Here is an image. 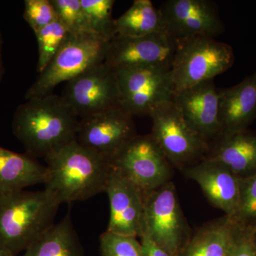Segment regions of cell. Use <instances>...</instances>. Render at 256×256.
Here are the masks:
<instances>
[{
    "mask_svg": "<svg viewBox=\"0 0 256 256\" xmlns=\"http://www.w3.org/2000/svg\"><path fill=\"white\" fill-rule=\"evenodd\" d=\"M236 222L246 226L256 223V173L245 178H240V198Z\"/></svg>",
    "mask_w": 256,
    "mask_h": 256,
    "instance_id": "obj_27",
    "label": "cell"
},
{
    "mask_svg": "<svg viewBox=\"0 0 256 256\" xmlns=\"http://www.w3.org/2000/svg\"><path fill=\"white\" fill-rule=\"evenodd\" d=\"M178 42L168 32L140 37L116 36L110 41L105 63L114 70L136 66L172 68Z\"/></svg>",
    "mask_w": 256,
    "mask_h": 256,
    "instance_id": "obj_12",
    "label": "cell"
},
{
    "mask_svg": "<svg viewBox=\"0 0 256 256\" xmlns=\"http://www.w3.org/2000/svg\"><path fill=\"white\" fill-rule=\"evenodd\" d=\"M218 92L220 136L246 130L256 118V74Z\"/></svg>",
    "mask_w": 256,
    "mask_h": 256,
    "instance_id": "obj_17",
    "label": "cell"
},
{
    "mask_svg": "<svg viewBox=\"0 0 256 256\" xmlns=\"http://www.w3.org/2000/svg\"><path fill=\"white\" fill-rule=\"evenodd\" d=\"M160 10L166 30L178 42L196 36L214 38L224 31L216 5L208 0H168Z\"/></svg>",
    "mask_w": 256,
    "mask_h": 256,
    "instance_id": "obj_13",
    "label": "cell"
},
{
    "mask_svg": "<svg viewBox=\"0 0 256 256\" xmlns=\"http://www.w3.org/2000/svg\"><path fill=\"white\" fill-rule=\"evenodd\" d=\"M141 245H142L143 256H170L162 248L153 242L146 235H141Z\"/></svg>",
    "mask_w": 256,
    "mask_h": 256,
    "instance_id": "obj_30",
    "label": "cell"
},
{
    "mask_svg": "<svg viewBox=\"0 0 256 256\" xmlns=\"http://www.w3.org/2000/svg\"><path fill=\"white\" fill-rule=\"evenodd\" d=\"M0 256H15L12 252L0 248Z\"/></svg>",
    "mask_w": 256,
    "mask_h": 256,
    "instance_id": "obj_32",
    "label": "cell"
},
{
    "mask_svg": "<svg viewBox=\"0 0 256 256\" xmlns=\"http://www.w3.org/2000/svg\"><path fill=\"white\" fill-rule=\"evenodd\" d=\"M238 222L226 216L190 240L182 256H229Z\"/></svg>",
    "mask_w": 256,
    "mask_h": 256,
    "instance_id": "obj_21",
    "label": "cell"
},
{
    "mask_svg": "<svg viewBox=\"0 0 256 256\" xmlns=\"http://www.w3.org/2000/svg\"><path fill=\"white\" fill-rule=\"evenodd\" d=\"M185 174L198 184L210 203L234 218L240 198V178L218 162L204 160L185 168Z\"/></svg>",
    "mask_w": 256,
    "mask_h": 256,
    "instance_id": "obj_16",
    "label": "cell"
},
{
    "mask_svg": "<svg viewBox=\"0 0 256 256\" xmlns=\"http://www.w3.org/2000/svg\"><path fill=\"white\" fill-rule=\"evenodd\" d=\"M101 256H143L137 237L106 230L100 236Z\"/></svg>",
    "mask_w": 256,
    "mask_h": 256,
    "instance_id": "obj_26",
    "label": "cell"
},
{
    "mask_svg": "<svg viewBox=\"0 0 256 256\" xmlns=\"http://www.w3.org/2000/svg\"><path fill=\"white\" fill-rule=\"evenodd\" d=\"M249 228H250V230H252V233H256V223L254 224V225H252V226H249Z\"/></svg>",
    "mask_w": 256,
    "mask_h": 256,
    "instance_id": "obj_33",
    "label": "cell"
},
{
    "mask_svg": "<svg viewBox=\"0 0 256 256\" xmlns=\"http://www.w3.org/2000/svg\"><path fill=\"white\" fill-rule=\"evenodd\" d=\"M58 20L72 34L92 33L82 10L80 0H50Z\"/></svg>",
    "mask_w": 256,
    "mask_h": 256,
    "instance_id": "obj_25",
    "label": "cell"
},
{
    "mask_svg": "<svg viewBox=\"0 0 256 256\" xmlns=\"http://www.w3.org/2000/svg\"><path fill=\"white\" fill-rule=\"evenodd\" d=\"M45 160L44 190L60 204L82 201L106 191L110 162L84 148L76 140Z\"/></svg>",
    "mask_w": 256,
    "mask_h": 256,
    "instance_id": "obj_2",
    "label": "cell"
},
{
    "mask_svg": "<svg viewBox=\"0 0 256 256\" xmlns=\"http://www.w3.org/2000/svg\"><path fill=\"white\" fill-rule=\"evenodd\" d=\"M110 43L95 34H69L54 58L28 88L25 98L50 95L60 82H68L94 66L104 63Z\"/></svg>",
    "mask_w": 256,
    "mask_h": 256,
    "instance_id": "obj_4",
    "label": "cell"
},
{
    "mask_svg": "<svg viewBox=\"0 0 256 256\" xmlns=\"http://www.w3.org/2000/svg\"><path fill=\"white\" fill-rule=\"evenodd\" d=\"M46 178V166L35 158L0 146V197L44 184Z\"/></svg>",
    "mask_w": 256,
    "mask_h": 256,
    "instance_id": "obj_19",
    "label": "cell"
},
{
    "mask_svg": "<svg viewBox=\"0 0 256 256\" xmlns=\"http://www.w3.org/2000/svg\"><path fill=\"white\" fill-rule=\"evenodd\" d=\"M22 256H84L69 214L31 244Z\"/></svg>",
    "mask_w": 256,
    "mask_h": 256,
    "instance_id": "obj_20",
    "label": "cell"
},
{
    "mask_svg": "<svg viewBox=\"0 0 256 256\" xmlns=\"http://www.w3.org/2000/svg\"><path fill=\"white\" fill-rule=\"evenodd\" d=\"M254 246H255V250L256 254V232L254 233Z\"/></svg>",
    "mask_w": 256,
    "mask_h": 256,
    "instance_id": "obj_34",
    "label": "cell"
},
{
    "mask_svg": "<svg viewBox=\"0 0 256 256\" xmlns=\"http://www.w3.org/2000/svg\"><path fill=\"white\" fill-rule=\"evenodd\" d=\"M206 158L224 164L239 178L256 173V132L239 131L216 138Z\"/></svg>",
    "mask_w": 256,
    "mask_h": 256,
    "instance_id": "obj_18",
    "label": "cell"
},
{
    "mask_svg": "<svg viewBox=\"0 0 256 256\" xmlns=\"http://www.w3.org/2000/svg\"><path fill=\"white\" fill-rule=\"evenodd\" d=\"M79 118L62 96L33 98L18 106L12 120L15 137L32 158H46L76 138Z\"/></svg>",
    "mask_w": 256,
    "mask_h": 256,
    "instance_id": "obj_1",
    "label": "cell"
},
{
    "mask_svg": "<svg viewBox=\"0 0 256 256\" xmlns=\"http://www.w3.org/2000/svg\"><path fill=\"white\" fill-rule=\"evenodd\" d=\"M69 32L57 20L35 33L38 43L37 72L41 74L50 64L68 38Z\"/></svg>",
    "mask_w": 256,
    "mask_h": 256,
    "instance_id": "obj_24",
    "label": "cell"
},
{
    "mask_svg": "<svg viewBox=\"0 0 256 256\" xmlns=\"http://www.w3.org/2000/svg\"><path fill=\"white\" fill-rule=\"evenodd\" d=\"M133 116L120 106L79 120V144L108 160L136 136Z\"/></svg>",
    "mask_w": 256,
    "mask_h": 256,
    "instance_id": "obj_11",
    "label": "cell"
},
{
    "mask_svg": "<svg viewBox=\"0 0 256 256\" xmlns=\"http://www.w3.org/2000/svg\"><path fill=\"white\" fill-rule=\"evenodd\" d=\"M105 192L110 208L107 230L140 237L146 194L112 168Z\"/></svg>",
    "mask_w": 256,
    "mask_h": 256,
    "instance_id": "obj_14",
    "label": "cell"
},
{
    "mask_svg": "<svg viewBox=\"0 0 256 256\" xmlns=\"http://www.w3.org/2000/svg\"><path fill=\"white\" fill-rule=\"evenodd\" d=\"M80 3L92 33L111 41L116 36L112 16L114 0H80Z\"/></svg>",
    "mask_w": 256,
    "mask_h": 256,
    "instance_id": "obj_23",
    "label": "cell"
},
{
    "mask_svg": "<svg viewBox=\"0 0 256 256\" xmlns=\"http://www.w3.org/2000/svg\"><path fill=\"white\" fill-rule=\"evenodd\" d=\"M172 101L186 122L208 142L220 136V98L214 80L174 92Z\"/></svg>",
    "mask_w": 256,
    "mask_h": 256,
    "instance_id": "obj_15",
    "label": "cell"
},
{
    "mask_svg": "<svg viewBox=\"0 0 256 256\" xmlns=\"http://www.w3.org/2000/svg\"><path fill=\"white\" fill-rule=\"evenodd\" d=\"M141 235L149 237L170 256H182L190 240L174 183L169 182L146 194Z\"/></svg>",
    "mask_w": 256,
    "mask_h": 256,
    "instance_id": "obj_7",
    "label": "cell"
},
{
    "mask_svg": "<svg viewBox=\"0 0 256 256\" xmlns=\"http://www.w3.org/2000/svg\"><path fill=\"white\" fill-rule=\"evenodd\" d=\"M2 36L0 32V80L3 74L2 58Z\"/></svg>",
    "mask_w": 256,
    "mask_h": 256,
    "instance_id": "obj_31",
    "label": "cell"
},
{
    "mask_svg": "<svg viewBox=\"0 0 256 256\" xmlns=\"http://www.w3.org/2000/svg\"><path fill=\"white\" fill-rule=\"evenodd\" d=\"M233 48L214 38L196 36L178 42L172 66L174 92L214 80L234 63Z\"/></svg>",
    "mask_w": 256,
    "mask_h": 256,
    "instance_id": "obj_6",
    "label": "cell"
},
{
    "mask_svg": "<svg viewBox=\"0 0 256 256\" xmlns=\"http://www.w3.org/2000/svg\"><path fill=\"white\" fill-rule=\"evenodd\" d=\"M149 116L151 136L170 164L185 169L208 156L210 142L186 122L172 100L158 106Z\"/></svg>",
    "mask_w": 256,
    "mask_h": 256,
    "instance_id": "obj_5",
    "label": "cell"
},
{
    "mask_svg": "<svg viewBox=\"0 0 256 256\" xmlns=\"http://www.w3.org/2000/svg\"><path fill=\"white\" fill-rule=\"evenodd\" d=\"M62 97L80 119L118 106L116 70L105 62L94 66L67 82Z\"/></svg>",
    "mask_w": 256,
    "mask_h": 256,
    "instance_id": "obj_10",
    "label": "cell"
},
{
    "mask_svg": "<svg viewBox=\"0 0 256 256\" xmlns=\"http://www.w3.org/2000/svg\"><path fill=\"white\" fill-rule=\"evenodd\" d=\"M23 16L34 34L58 20L50 0H26Z\"/></svg>",
    "mask_w": 256,
    "mask_h": 256,
    "instance_id": "obj_28",
    "label": "cell"
},
{
    "mask_svg": "<svg viewBox=\"0 0 256 256\" xmlns=\"http://www.w3.org/2000/svg\"><path fill=\"white\" fill-rule=\"evenodd\" d=\"M110 164L146 194L169 182L171 178L172 164L151 134H136L112 156Z\"/></svg>",
    "mask_w": 256,
    "mask_h": 256,
    "instance_id": "obj_9",
    "label": "cell"
},
{
    "mask_svg": "<svg viewBox=\"0 0 256 256\" xmlns=\"http://www.w3.org/2000/svg\"><path fill=\"white\" fill-rule=\"evenodd\" d=\"M229 256H256L254 233L249 227L238 223Z\"/></svg>",
    "mask_w": 256,
    "mask_h": 256,
    "instance_id": "obj_29",
    "label": "cell"
},
{
    "mask_svg": "<svg viewBox=\"0 0 256 256\" xmlns=\"http://www.w3.org/2000/svg\"><path fill=\"white\" fill-rule=\"evenodd\" d=\"M116 35L140 37L168 32L162 15L150 0H134L132 6L114 21Z\"/></svg>",
    "mask_w": 256,
    "mask_h": 256,
    "instance_id": "obj_22",
    "label": "cell"
},
{
    "mask_svg": "<svg viewBox=\"0 0 256 256\" xmlns=\"http://www.w3.org/2000/svg\"><path fill=\"white\" fill-rule=\"evenodd\" d=\"M120 106L132 116H149L158 106L172 100V68L136 66L116 70Z\"/></svg>",
    "mask_w": 256,
    "mask_h": 256,
    "instance_id": "obj_8",
    "label": "cell"
},
{
    "mask_svg": "<svg viewBox=\"0 0 256 256\" xmlns=\"http://www.w3.org/2000/svg\"><path fill=\"white\" fill-rule=\"evenodd\" d=\"M60 204L46 190L0 197V248L16 256L48 230Z\"/></svg>",
    "mask_w": 256,
    "mask_h": 256,
    "instance_id": "obj_3",
    "label": "cell"
}]
</instances>
